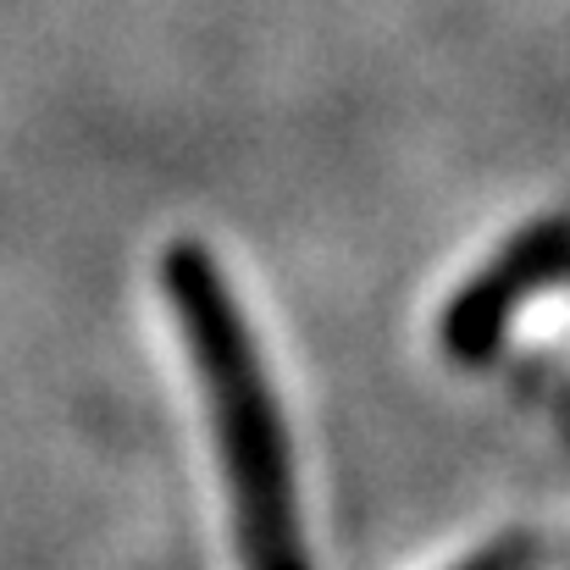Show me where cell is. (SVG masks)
<instances>
[{
  "label": "cell",
  "instance_id": "6da1fadb",
  "mask_svg": "<svg viewBox=\"0 0 570 570\" xmlns=\"http://www.w3.org/2000/svg\"><path fill=\"white\" fill-rule=\"evenodd\" d=\"M161 283L178 311V327L194 350V366L205 382L222 471L238 510V543L244 570H311L299 510H294V465H288V432L272 399V382L261 366V350L249 338V322L222 283V266L194 238H178L161 255Z\"/></svg>",
  "mask_w": 570,
  "mask_h": 570
},
{
  "label": "cell",
  "instance_id": "7a4b0ae2",
  "mask_svg": "<svg viewBox=\"0 0 570 570\" xmlns=\"http://www.w3.org/2000/svg\"><path fill=\"white\" fill-rule=\"evenodd\" d=\"M527 560H532V554H527V543H521V538H504L499 549L476 554L465 570H527Z\"/></svg>",
  "mask_w": 570,
  "mask_h": 570
}]
</instances>
